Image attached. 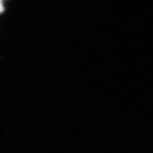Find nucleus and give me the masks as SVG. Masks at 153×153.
<instances>
[{"instance_id":"obj_1","label":"nucleus","mask_w":153,"mask_h":153,"mask_svg":"<svg viewBox=\"0 0 153 153\" xmlns=\"http://www.w3.org/2000/svg\"><path fill=\"white\" fill-rule=\"evenodd\" d=\"M4 11V7L3 5L2 0H0V14Z\"/></svg>"}]
</instances>
